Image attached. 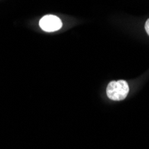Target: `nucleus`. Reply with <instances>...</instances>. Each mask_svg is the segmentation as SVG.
<instances>
[{
	"mask_svg": "<svg viewBox=\"0 0 149 149\" xmlns=\"http://www.w3.org/2000/svg\"><path fill=\"white\" fill-rule=\"evenodd\" d=\"M129 91L130 88L125 80L111 81L106 88L107 97L113 101H121L125 99Z\"/></svg>",
	"mask_w": 149,
	"mask_h": 149,
	"instance_id": "f257e3e1",
	"label": "nucleus"
},
{
	"mask_svg": "<svg viewBox=\"0 0 149 149\" xmlns=\"http://www.w3.org/2000/svg\"><path fill=\"white\" fill-rule=\"evenodd\" d=\"M62 21L55 15H45L39 21V26L43 31L47 32H52L58 31L62 28Z\"/></svg>",
	"mask_w": 149,
	"mask_h": 149,
	"instance_id": "f03ea898",
	"label": "nucleus"
},
{
	"mask_svg": "<svg viewBox=\"0 0 149 149\" xmlns=\"http://www.w3.org/2000/svg\"><path fill=\"white\" fill-rule=\"evenodd\" d=\"M145 29H146V33L149 35V19L146 22V24H145Z\"/></svg>",
	"mask_w": 149,
	"mask_h": 149,
	"instance_id": "7ed1b4c3",
	"label": "nucleus"
}]
</instances>
